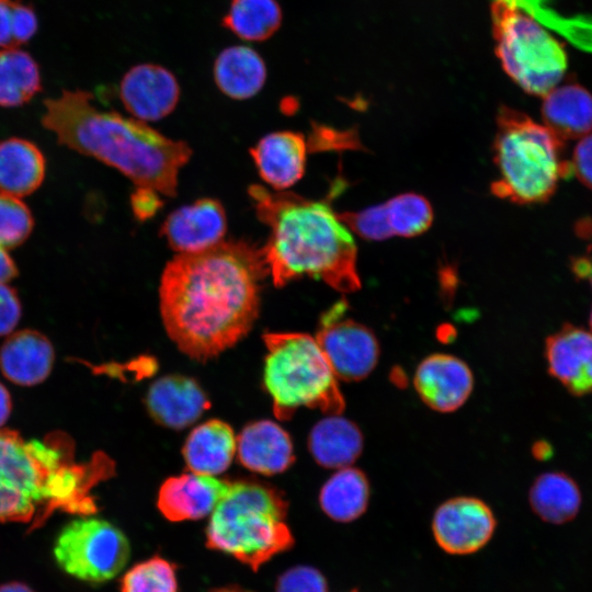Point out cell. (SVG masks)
Wrapping results in <instances>:
<instances>
[{
  "label": "cell",
  "instance_id": "6da1fadb",
  "mask_svg": "<svg viewBox=\"0 0 592 592\" xmlns=\"http://www.w3.org/2000/svg\"><path fill=\"white\" fill-rule=\"evenodd\" d=\"M269 271L261 251L244 240H223L178 253L159 285L161 319L179 350L205 362L249 333L260 310Z\"/></svg>",
  "mask_w": 592,
  "mask_h": 592
},
{
  "label": "cell",
  "instance_id": "7a4b0ae2",
  "mask_svg": "<svg viewBox=\"0 0 592 592\" xmlns=\"http://www.w3.org/2000/svg\"><path fill=\"white\" fill-rule=\"evenodd\" d=\"M42 124L59 144L117 169L136 187L177 194L180 170L191 147L160 134L145 122L103 111L91 93L65 90L44 103Z\"/></svg>",
  "mask_w": 592,
  "mask_h": 592
},
{
  "label": "cell",
  "instance_id": "3957f363",
  "mask_svg": "<svg viewBox=\"0 0 592 592\" xmlns=\"http://www.w3.org/2000/svg\"><path fill=\"white\" fill-rule=\"evenodd\" d=\"M249 195L270 230L261 251L275 286L309 276L342 293L360 288L352 231L327 202L258 184Z\"/></svg>",
  "mask_w": 592,
  "mask_h": 592
},
{
  "label": "cell",
  "instance_id": "277c9868",
  "mask_svg": "<svg viewBox=\"0 0 592 592\" xmlns=\"http://www.w3.org/2000/svg\"><path fill=\"white\" fill-rule=\"evenodd\" d=\"M70 439L62 433L25 440L0 429V522L39 526L56 510L91 515L98 508L92 487L113 474V462L96 455L76 464Z\"/></svg>",
  "mask_w": 592,
  "mask_h": 592
},
{
  "label": "cell",
  "instance_id": "5b68a950",
  "mask_svg": "<svg viewBox=\"0 0 592 592\" xmlns=\"http://www.w3.org/2000/svg\"><path fill=\"white\" fill-rule=\"evenodd\" d=\"M562 151L563 140L544 124L501 106L493 141L499 175L491 185L493 194L520 204L547 201L559 180L572 173Z\"/></svg>",
  "mask_w": 592,
  "mask_h": 592
},
{
  "label": "cell",
  "instance_id": "8992f818",
  "mask_svg": "<svg viewBox=\"0 0 592 592\" xmlns=\"http://www.w3.org/2000/svg\"><path fill=\"white\" fill-rule=\"evenodd\" d=\"M288 503L266 486L230 483L206 527V546L232 556L257 571L294 545L286 523Z\"/></svg>",
  "mask_w": 592,
  "mask_h": 592
},
{
  "label": "cell",
  "instance_id": "52a82bcc",
  "mask_svg": "<svg viewBox=\"0 0 592 592\" xmlns=\"http://www.w3.org/2000/svg\"><path fill=\"white\" fill-rule=\"evenodd\" d=\"M263 382L277 419L288 420L301 407L340 414L344 399L316 338L299 332H267Z\"/></svg>",
  "mask_w": 592,
  "mask_h": 592
},
{
  "label": "cell",
  "instance_id": "ba28073f",
  "mask_svg": "<svg viewBox=\"0 0 592 592\" xmlns=\"http://www.w3.org/2000/svg\"><path fill=\"white\" fill-rule=\"evenodd\" d=\"M491 23L501 66L522 90L544 96L557 87L568 65L558 39L516 0H493Z\"/></svg>",
  "mask_w": 592,
  "mask_h": 592
},
{
  "label": "cell",
  "instance_id": "9c48e42d",
  "mask_svg": "<svg viewBox=\"0 0 592 592\" xmlns=\"http://www.w3.org/2000/svg\"><path fill=\"white\" fill-rule=\"evenodd\" d=\"M53 553L57 565L69 576L89 583H102L123 570L130 548L126 536L115 525L81 515L64 526Z\"/></svg>",
  "mask_w": 592,
  "mask_h": 592
},
{
  "label": "cell",
  "instance_id": "30bf717a",
  "mask_svg": "<svg viewBox=\"0 0 592 592\" xmlns=\"http://www.w3.org/2000/svg\"><path fill=\"white\" fill-rule=\"evenodd\" d=\"M346 307V303L340 300L328 309L315 338L337 378L355 382L375 368L379 345L372 330L345 316Z\"/></svg>",
  "mask_w": 592,
  "mask_h": 592
},
{
  "label": "cell",
  "instance_id": "8fae6325",
  "mask_svg": "<svg viewBox=\"0 0 592 592\" xmlns=\"http://www.w3.org/2000/svg\"><path fill=\"white\" fill-rule=\"evenodd\" d=\"M496 519L480 499L457 497L435 511L432 531L439 546L448 554L467 555L482 548L492 537Z\"/></svg>",
  "mask_w": 592,
  "mask_h": 592
},
{
  "label": "cell",
  "instance_id": "7c38bea8",
  "mask_svg": "<svg viewBox=\"0 0 592 592\" xmlns=\"http://www.w3.org/2000/svg\"><path fill=\"white\" fill-rule=\"evenodd\" d=\"M227 217L221 203L205 197L172 212L163 221L160 236L178 253L209 249L224 240Z\"/></svg>",
  "mask_w": 592,
  "mask_h": 592
},
{
  "label": "cell",
  "instance_id": "4fadbf2b",
  "mask_svg": "<svg viewBox=\"0 0 592 592\" xmlns=\"http://www.w3.org/2000/svg\"><path fill=\"white\" fill-rule=\"evenodd\" d=\"M413 384L422 401L432 410L453 412L470 396L474 376L469 366L460 358L435 353L423 358L418 365Z\"/></svg>",
  "mask_w": 592,
  "mask_h": 592
},
{
  "label": "cell",
  "instance_id": "5bb4252c",
  "mask_svg": "<svg viewBox=\"0 0 592 592\" xmlns=\"http://www.w3.org/2000/svg\"><path fill=\"white\" fill-rule=\"evenodd\" d=\"M119 98L134 118L145 123L156 122L175 109L180 87L166 68L144 64L125 73L119 84Z\"/></svg>",
  "mask_w": 592,
  "mask_h": 592
},
{
  "label": "cell",
  "instance_id": "9a60e30c",
  "mask_svg": "<svg viewBox=\"0 0 592 592\" xmlns=\"http://www.w3.org/2000/svg\"><path fill=\"white\" fill-rule=\"evenodd\" d=\"M544 355L549 375L573 396L592 394V332L571 323L550 334Z\"/></svg>",
  "mask_w": 592,
  "mask_h": 592
},
{
  "label": "cell",
  "instance_id": "2e32d148",
  "mask_svg": "<svg viewBox=\"0 0 592 592\" xmlns=\"http://www.w3.org/2000/svg\"><path fill=\"white\" fill-rule=\"evenodd\" d=\"M230 482L196 473L168 478L158 492L157 505L173 522L200 520L213 512Z\"/></svg>",
  "mask_w": 592,
  "mask_h": 592
},
{
  "label": "cell",
  "instance_id": "e0dca14e",
  "mask_svg": "<svg viewBox=\"0 0 592 592\" xmlns=\"http://www.w3.org/2000/svg\"><path fill=\"white\" fill-rule=\"evenodd\" d=\"M146 406L157 423L182 430L195 422L210 407V402L194 379L168 375L150 386Z\"/></svg>",
  "mask_w": 592,
  "mask_h": 592
},
{
  "label": "cell",
  "instance_id": "ac0fdd59",
  "mask_svg": "<svg viewBox=\"0 0 592 592\" xmlns=\"http://www.w3.org/2000/svg\"><path fill=\"white\" fill-rule=\"evenodd\" d=\"M307 152L305 136L289 130L267 134L250 149L261 178L276 191H283L303 178Z\"/></svg>",
  "mask_w": 592,
  "mask_h": 592
},
{
  "label": "cell",
  "instance_id": "d6986e66",
  "mask_svg": "<svg viewBox=\"0 0 592 592\" xmlns=\"http://www.w3.org/2000/svg\"><path fill=\"white\" fill-rule=\"evenodd\" d=\"M237 453L242 466L262 475L283 473L295 459L291 436L270 420L246 425L237 437Z\"/></svg>",
  "mask_w": 592,
  "mask_h": 592
},
{
  "label": "cell",
  "instance_id": "ffe728a7",
  "mask_svg": "<svg viewBox=\"0 0 592 592\" xmlns=\"http://www.w3.org/2000/svg\"><path fill=\"white\" fill-rule=\"evenodd\" d=\"M54 349L50 341L35 330H21L9 335L0 349V369L12 383L33 386L50 373Z\"/></svg>",
  "mask_w": 592,
  "mask_h": 592
},
{
  "label": "cell",
  "instance_id": "44dd1931",
  "mask_svg": "<svg viewBox=\"0 0 592 592\" xmlns=\"http://www.w3.org/2000/svg\"><path fill=\"white\" fill-rule=\"evenodd\" d=\"M543 98L544 125L559 139H580L592 132V94L585 88L568 83Z\"/></svg>",
  "mask_w": 592,
  "mask_h": 592
},
{
  "label": "cell",
  "instance_id": "7402d4cb",
  "mask_svg": "<svg viewBox=\"0 0 592 592\" xmlns=\"http://www.w3.org/2000/svg\"><path fill=\"white\" fill-rule=\"evenodd\" d=\"M237 452L232 428L217 419L208 420L191 431L183 445L187 468L196 474L215 476L225 471Z\"/></svg>",
  "mask_w": 592,
  "mask_h": 592
},
{
  "label": "cell",
  "instance_id": "603a6c76",
  "mask_svg": "<svg viewBox=\"0 0 592 592\" xmlns=\"http://www.w3.org/2000/svg\"><path fill=\"white\" fill-rule=\"evenodd\" d=\"M308 447L314 459L326 468L351 466L362 453L358 426L340 414H328L311 429Z\"/></svg>",
  "mask_w": 592,
  "mask_h": 592
},
{
  "label": "cell",
  "instance_id": "cb8c5ba5",
  "mask_svg": "<svg viewBox=\"0 0 592 592\" xmlns=\"http://www.w3.org/2000/svg\"><path fill=\"white\" fill-rule=\"evenodd\" d=\"M45 157L32 141L12 137L0 141V192L23 197L44 181Z\"/></svg>",
  "mask_w": 592,
  "mask_h": 592
},
{
  "label": "cell",
  "instance_id": "d4e9b609",
  "mask_svg": "<svg viewBox=\"0 0 592 592\" xmlns=\"http://www.w3.org/2000/svg\"><path fill=\"white\" fill-rule=\"evenodd\" d=\"M214 78L224 94L236 100H246L262 89L266 68L263 59L252 48L231 46L216 58Z\"/></svg>",
  "mask_w": 592,
  "mask_h": 592
},
{
  "label": "cell",
  "instance_id": "484cf974",
  "mask_svg": "<svg viewBox=\"0 0 592 592\" xmlns=\"http://www.w3.org/2000/svg\"><path fill=\"white\" fill-rule=\"evenodd\" d=\"M528 500L534 513L550 524H563L573 520L582 503L577 481L563 471L539 475L530 488Z\"/></svg>",
  "mask_w": 592,
  "mask_h": 592
},
{
  "label": "cell",
  "instance_id": "4316f807",
  "mask_svg": "<svg viewBox=\"0 0 592 592\" xmlns=\"http://www.w3.org/2000/svg\"><path fill=\"white\" fill-rule=\"evenodd\" d=\"M369 485L366 476L357 468L348 466L337 471L320 490L319 503L322 511L338 522H351L366 510Z\"/></svg>",
  "mask_w": 592,
  "mask_h": 592
},
{
  "label": "cell",
  "instance_id": "83f0119b",
  "mask_svg": "<svg viewBox=\"0 0 592 592\" xmlns=\"http://www.w3.org/2000/svg\"><path fill=\"white\" fill-rule=\"evenodd\" d=\"M42 89L39 68L33 57L19 47L0 49V106L27 103Z\"/></svg>",
  "mask_w": 592,
  "mask_h": 592
},
{
  "label": "cell",
  "instance_id": "f1b7e54d",
  "mask_svg": "<svg viewBox=\"0 0 592 592\" xmlns=\"http://www.w3.org/2000/svg\"><path fill=\"white\" fill-rule=\"evenodd\" d=\"M223 22L238 37L261 42L278 30L282 11L276 0H232Z\"/></svg>",
  "mask_w": 592,
  "mask_h": 592
},
{
  "label": "cell",
  "instance_id": "f546056e",
  "mask_svg": "<svg viewBox=\"0 0 592 592\" xmlns=\"http://www.w3.org/2000/svg\"><path fill=\"white\" fill-rule=\"evenodd\" d=\"M394 236L415 237L426 231L433 221L429 201L417 193H402L385 202Z\"/></svg>",
  "mask_w": 592,
  "mask_h": 592
},
{
  "label": "cell",
  "instance_id": "4dcf8cb0",
  "mask_svg": "<svg viewBox=\"0 0 592 592\" xmlns=\"http://www.w3.org/2000/svg\"><path fill=\"white\" fill-rule=\"evenodd\" d=\"M121 592H178L175 567L159 556L139 562L124 574Z\"/></svg>",
  "mask_w": 592,
  "mask_h": 592
},
{
  "label": "cell",
  "instance_id": "1f68e13d",
  "mask_svg": "<svg viewBox=\"0 0 592 592\" xmlns=\"http://www.w3.org/2000/svg\"><path fill=\"white\" fill-rule=\"evenodd\" d=\"M38 27L34 9L20 0H0V47L12 48L29 42Z\"/></svg>",
  "mask_w": 592,
  "mask_h": 592
},
{
  "label": "cell",
  "instance_id": "d6a6232c",
  "mask_svg": "<svg viewBox=\"0 0 592 592\" xmlns=\"http://www.w3.org/2000/svg\"><path fill=\"white\" fill-rule=\"evenodd\" d=\"M34 220L21 197L0 192V248L10 250L31 235Z\"/></svg>",
  "mask_w": 592,
  "mask_h": 592
},
{
  "label": "cell",
  "instance_id": "836d02e7",
  "mask_svg": "<svg viewBox=\"0 0 592 592\" xmlns=\"http://www.w3.org/2000/svg\"><path fill=\"white\" fill-rule=\"evenodd\" d=\"M340 217L352 232L364 239L379 241L394 237L385 203L358 212L343 213Z\"/></svg>",
  "mask_w": 592,
  "mask_h": 592
},
{
  "label": "cell",
  "instance_id": "e575fe53",
  "mask_svg": "<svg viewBox=\"0 0 592 592\" xmlns=\"http://www.w3.org/2000/svg\"><path fill=\"white\" fill-rule=\"evenodd\" d=\"M276 592H328L327 581L317 569L297 566L278 578Z\"/></svg>",
  "mask_w": 592,
  "mask_h": 592
},
{
  "label": "cell",
  "instance_id": "d590c367",
  "mask_svg": "<svg viewBox=\"0 0 592 592\" xmlns=\"http://www.w3.org/2000/svg\"><path fill=\"white\" fill-rule=\"evenodd\" d=\"M22 306L13 287L0 284V337L11 333L20 321Z\"/></svg>",
  "mask_w": 592,
  "mask_h": 592
},
{
  "label": "cell",
  "instance_id": "8d00e7d4",
  "mask_svg": "<svg viewBox=\"0 0 592 592\" xmlns=\"http://www.w3.org/2000/svg\"><path fill=\"white\" fill-rule=\"evenodd\" d=\"M572 173L592 190V133L580 138L570 161Z\"/></svg>",
  "mask_w": 592,
  "mask_h": 592
},
{
  "label": "cell",
  "instance_id": "74e56055",
  "mask_svg": "<svg viewBox=\"0 0 592 592\" xmlns=\"http://www.w3.org/2000/svg\"><path fill=\"white\" fill-rule=\"evenodd\" d=\"M159 195L150 189L136 187L132 195V207L136 217L145 219L152 216L161 204Z\"/></svg>",
  "mask_w": 592,
  "mask_h": 592
},
{
  "label": "cell",
  "instance_id": "f35d334b",
  "mask_svg": "<svg viewBox=\"0 0 592 592\" xmlns=\"http://www.w3.org/2000/svg\"><path fill=\"white\" fill-rule=\"evenodd\" d=\"M572 273L580 281H587L592 287V257L584 255L571 260Z\"/></svg>",
  "mask_w": 592,
  "mask_h": 592
},
{
  "label": "cell",
  "instance_id": "ab89813d",
  "mask_svg": "<svg viewBox=\"0 0 592 592\" xmlns=\"http://www.w3.org/2000/svg\"><path fill=\"white\" fill-rule=\"evenodd\" d=\"M18 274L16 265L8 253V250L0 248V284L9 283Z\"/></svg>",
  "mask_w": 592,
  "mask_h": 592
},
{
  "label": "cell",
  "instance_id": "60d3db41",
  "mask_svg": "<svg viewBox=\"0 0 592 592\" xmlns=\"http://www.w3.org/2000/svg\"><path fill=\"white\" fill-rule=\"evenodd\" d=\"M11 412V397L7 388L0 383V428L5 423Z\"/></svg>",
  "mask_w": 592,
  "mask_h": 592
},
{
  "label": "cell",
  "instance_id": "b9f144b4",
  "mask_svg": "<svg viewBox=\"0 0 592 592\" xmlns=\"http://www.w3.org/2000/svg\"><path fill=\"white\" fill-rule=\"evenodd\" d=\"M533 456L539 460H547L553 456V446L546 441H537L532 447Z\"/></svg>",
  "mask_w": 592,
  "mask_h": 592
},
{
  "label": "cell",
  "instance_id": "7bdbcfd3",
  "mask_svg": "<svg viewBox=\"0 0 592 592\" xmlns=\"http://www.w3.org/2000/svg\"><path fill=\"white\" fill-rule=\"evenodd\" d=\"M0 592H34L30 587L21 582H8L0 585Z\"/></svg>",
  "mask_w": 592,
  "mask_h": 592
},
{
  "label": "cell",
  "instance_id": "ee69618b",
  "mask_svg": "<svg viewBox=\"0 0 592 592\" xmlns=\"http://www.w3.org/2000/svg\"><path fill=\"white\" fill-rule=\"evenodd\" d=\"M210 592H253V591L246 590L239 587H226V588L215 589Z\"/></svg>",
  "mask_w": 592,
  "mask_h": 592
},
{
  "label": "cell",
  "instance_id": "f6af8a7d",
  "mask_svg": "<svg viewBox=\"0 0 592 592\" xmlns=\"http://www.w3.org/2000/svg\"><path fill=\"white\" fill-rule=\"evenodd\" d=\"M580 232H584V235L592 234V220H587L584 224H580Z\"/></svg>",
  "mask_w": 592,
  "mask_h": 592
},
{
  "label": "cell",
  "instance_id": "bcb514c9",
  "mask_svg": "<svg viewBox=\"0 0 592 592\" xmlns=\"http://www.w3.org/2000/svg\"><path fill=\"white\" fill-rule=\"evenodd\" d=\"M589 325H590V329H591V332H592V309H591L590 317H589Z\"/></svg>",
  "mask_w": 592,
  "mask_h": 592
},
{
  "label": "cell",
  "instance_id": "7dc6e473",
  "mask_svg": "<svg viewBox=\"0 0 592 592\" xmlns=\"http://www.w3.org/2000/svg\"><path fill=\"white\" fill-rule=\"evenodd\" d=\"M355 592V591H354Z\"/></svg>",
  "mask_w": 592,
  "mask_h": 592
}]
</instances>
